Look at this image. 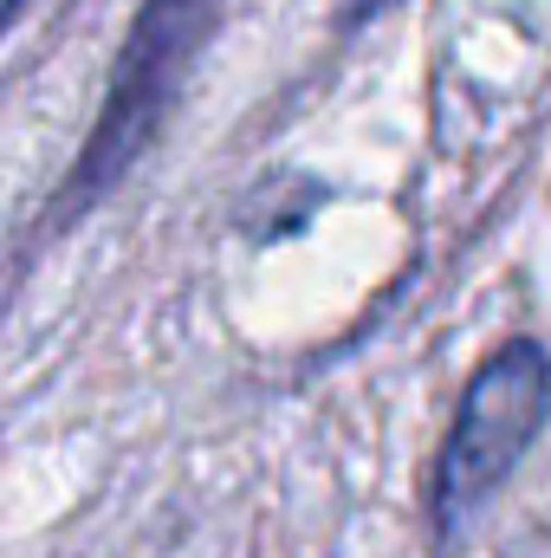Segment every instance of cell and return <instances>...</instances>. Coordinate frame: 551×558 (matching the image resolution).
Wrapping results in <instances>:
<instances>
[{"mask_svg":"<svg viewBox=\"0 0 551 558\" xmlns=\"http://www.w3.org/2000/svg\"><path fill=\"white\" fill-rule=\"evenodd\" d=\"M551 422V351L539 338H506L467 377L441 454L428 468V553L454 558L467 526L500 500L513 468Z\"/></svg>","mask_w":551,"mask_h":558,"instance_id":"1","label":"cell"},{"mask_svg":"<svg viewBox=\"0 0 551 558\" xmlns=\"http://www.w3.org/2000/svg\"><path fill=\"white\" fill-rule=\"evenodd\" d=\"M221 7L228 0H143L137 7L131 39H124V52L111 65L105 111H98L91 137H85L65 189H59V221L98 208L137 169V156L156 143V131L169 124V111L182 98V78L195 72L201 46L215 39Z\"/></svg>","mask_w":551,"mask_h":558,"instance_id":"2","label":"cell"},{"mask_svg":"<svg viewBox=\"0 0 551 558\" xmlns=\"http://www.w3.org/2000/svg\"><path fill=\"white\" fill-rule=\"evenodd\" d=\"M396 0H351L344 7V26H357V20H377V13H390Z\"/></svg>","mask_w":551,"mask_h":558,"instance_id":"3","label":"cell"},{"mask_svg":"<svg viewBox=\"0 0 551 558\" xmlns=\"http://www.w3.org/2000/svg\"><path fill=\"white\" fill-rule=\"evenodd\" d=\"M20 7H26V0H0V33H7V20H13Z\"/></svg>","mask_w":551,"mask_h":558,"instance_id":"4","label":"cell"}]
</instances>
